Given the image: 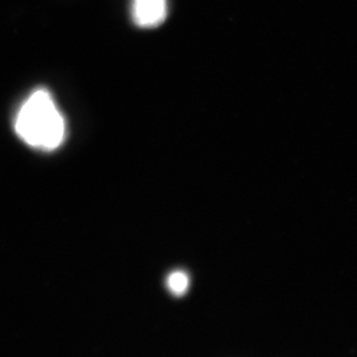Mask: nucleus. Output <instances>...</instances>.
Segmentation results:
<instances>
[{
  "label": "nucleus",
  "instance_id": "obj_1",
  "mask_svg": "<svg viewBox=\"0 0 357 357\" xmlns=\"http://www.w3.org/2000/svg\"><path fill=\"white\" fill-rule=\"evenodd\" d=\"M14 128L26 144L42 150L60 146L66 133L64 117L45 89L28 96L18 110Z\"/></svg>",
  "mask_w": 357,
  "mask_h": 357
},
{
  "label": "nucleus",
  "instance_id": "obj_3",
  "mask_svg": "<svg viewBox=\"0 0 357 357\" xmlns=\"http://www.w3.org/2000/svg\"><path fill=\"white\" fill-rule=\"evenodd\" d=\"M190 285L188 275L183 271H175L167 278V287L175 296L184 295Z\"/></svg>",
  "mask_w": 357,
  "mask_h": 357
},
{
  "label": "nucleus",
  "instance_id": "obj_2",
  "mask_svg": "<svg viewBox=\"0 0 357 357\" xmlns=\"http://www.w3.org/2000/svg\"><path fill=\"white\" fill-rule=\"evenodd\" d=\"M131 17L142 29H154L168 17V0H132Z\"/></svg>",
  "mask_w": 357,
  "mask_h": 357
}]
</instances>
